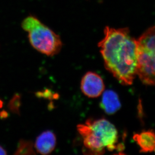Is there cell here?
Masks as SVG:
<instances>
[{
  "instance_id": "1",
  "label": "cell",
  "mask_w": 155,
  "mask_h": 155,
  "mask_svg": "<svg viewBox=\"0 0 155 155\" xmlns=\"http://www.w3.org/2000/svg\"><path fill=\"white\" fill-rule=\"evenodd\" d=\"M98 43L107 70L123 85H131L137 75V40L127 28L107 27Z\"/></svg>"
},
{
  "instance_id": "2",
  "label": "cell",
  "mask_w": 155,
  "mask_h": 155,
  "mask_svg": "<svg viewBox=\"0 0 155 155\" xmlns=\"http://www.w3.org/2000/svg\"><path fill=\"white\" fill-rule=\"evenodd\" d=\"M82 137L87 154L103 155L106 150L112 152L117 148L119 134L114 125L105 119L88 120L77 127Z\"/></svg>"
},
{
  "instance_id": "3",
  "label": "cell",
  "mask_w": 155,
  "mask_h": 155,
  "mask_svg": "<svg viewBox=\"0 0 155 155\" xmlns=\"http://www.w3.org/2000/svg\"><path fill=\"white\" fill-rule=\"evenodd\" d=\"M22 27L28 33L31 45L40 52L52 56L61 49L62 43L60 36L37 18L32 16L26 18L22 22Z\"/></svg>"
},
{
  "instance_id": "4",
  "label": "cell",
  "mask_w": 155,
  "mask_h": 155,
  "mask_svg": "<svg viewBox=\"0 0 155 155\" xmlns=\"http://www.w3.org/2000/svg\"><path fill=\"white\" fill-rule=\"evenodd\" d=\"M155 27L149 28L137 40V75L143 84H155Z\"/></svg>"
},
{
  "instance_id": "5",
  "label": "cell",
  "mask_w": 155,
  "mask_h": 155,
  "mask_svg": "<svg viewBox=\"0 0 155 155\" xmlns=\"http://www.w3.org/2000/svg\"><path fill=\"white\" fill-rule=\"evenodd\" d=\"M105 86L102 78L97 73L88 72L81 81V89L84 95L90 98L97 97L104 91Z\"/></svg>"
},
{
  "instance_id": "6",
  "label": "cell",
  "mask_w": 155,
  "mask_h": 155,
  "mask_svg": "<svg viewBox=\"0 0 155 155\" xmlns=\"http://www.w3.org/2000/svg\"><path fill=\"white\" fill-rule=\"evenodd\" d=\"M56 138L51 131L43 132L37 138L35 148L37 152L42 155H48L55 148Z\"/></svg>"
},
{
  "instance_id": "7",
  "label": "cell",
  "mask_w": 155,
  "mask_h": 155,
  "mask_svg": "<svg viewBox=\"0 0 155 155\" xmlns=\"http://www.w3.org/2000/svg\"><path fill=\"white\" fill-rule=\"evenodd\" d=\"M133 139L140 147V152H153L155 151V134L153 130L136 134L134 136Z\"/></svg>"
},
{
  "instance_id": "8",
  "label": "cell",
  "mask_w": 155,
  "mask_h": 155,
  "mask_svg": "<svg viewBox=\"0 0 155 155\" xmlns=\"http://www.w3.org/2000/svg\"><path fill=\"white\" fill-rule=\"evenodd\" d=\"M101 104L104 110L108 114H114L121 107L118 95L111 90H107L104 92Z\"/></svg>"
},
{
  "instance_id": "9",
  "label": "cell",
  "mask_w": 155,
  "mask_h": 155,
  "mask_svg": "<svg viewBox=\"0 0 155 155\" xmlns=\"http://www.w3.org/2000/svg\"><path fill=\"white\" fill-rule=\"evenodd\" d=\"M32 154H34V152L31 143L25 140H22L20 142L15 154L22 155Z\"/></svg>"
},
{
  "instance_id": "10",
  "label": "cell",
  "mask_w": 155,
  "mask_h": 155,
  "mask_svg": "<svg viewBox=\"0 0 155 155\" xmlns=\"http://www.w3.org/2000/svg\"><path fill=\"white\" fill-rule=\"evenodd\" d=\"M7 152L6 150L2 147L0 146V155H6Z\"/></svg>"
}]
</instances>
